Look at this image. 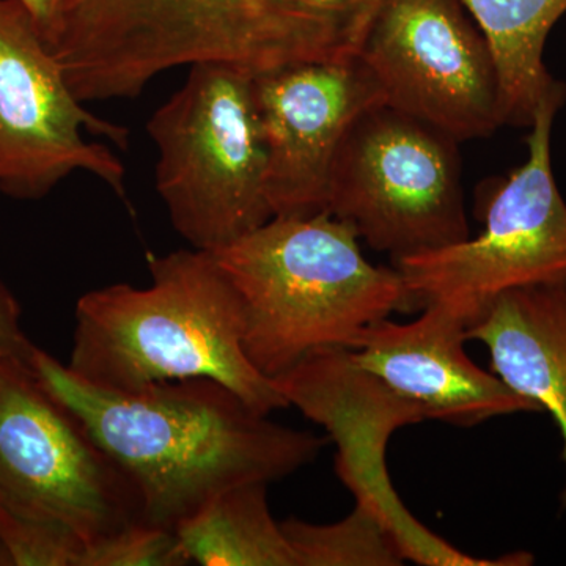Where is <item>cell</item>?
Listing matches in <instances>:
<instances>
[{
  "instance_id": "obj_19",
  "label": "cell",
  "mask_w": 566,
  "mask_h": 566,
  "mask_svg": "<svg viewBox=\"0 0 566 566\" xmlns=\"http://www.w3.org/2000/svg\"><path fill=\"white\" fill-rule=\"evenodd\" d=\"M191 565L174 531L133 524L88 543L84 566H185Z\"/></svg>"
},
{
  "instance_id": "obj_21",
  "label": "cell",
  "mask_w": 566,
  "mask_h": 566,
  "mask_svg": "<svg viewBox=\"0 0 566 566\" xmlns=\"http://www.w3.org/2000/svg\"><path fill=\"white\" fill-rule=\"evenodd\" d=\"M18 2L31 14L36 31L51 51L74 0H18Z\"/></svg>"
},
{
  "instance_id": "obj_13",
  "label": "cell",
  "mask_w": 566,
  "mask_h": 566,
  "mask_svg": "<svg viewBox=\"0 0 566 566\" xmlns=\"http://www.w3.org/2000/svg\"><path fill=\"white\" fill-rule=\"evenodd\" d=\"M468 322L442 304H428L411 323L385 318L360 331L349 359L422 409L424 419L475 427L494 417L543 412L465 353Z\"/></svg>"
},
{
  "instance_id": "obj_1",
  "label": "cell",
  "mask_w": 566,
  "mask_h": 566,
  "mask_svg": "<svg viewBox=\"0 0 566 566\" xmlns=\"http://www.w3.org/2000/svg\"><path fill=\"white\" fill-rule=\"evenodd\" d=\"M379 2L74 0L51 52L80 102L133 99L180 66L354 61Z\"/></svg>"
},
{
  "instance_id": "obj_14",
  "label": "cell",
  "mask_w": 566,
  "mask_h": 566,
  "mask_svg": "<svg viewBox=\"0 0 566 566\" xmlns=\"http://www.w3.org/2000/svg\"><path fill=\"white\" fill-rule=\"evenodd\" d=\"M468 340L490 353L491 371L549 412L562 436L566 512V283L510 290L468 324Z\"/></svg>"
},
{
  "instance_id": "obj_6",
  "label": "cell",
  "mask_w": 566,
  "mask_h": 566,
  "mask_svg": "<svg viewBox=\"0 0 566 566\" xmlns=\"http://www.w3.org/2000/svg\"><path fill=\"white\" fill-rule=\"evenodd\" d=\"M458 144L406 112L370 107L335 156L326 211L394 260L468 240Z\"/></svg>"
},
{
  "instance_id": "obj_11",
  "label": "cell",
  "mask_w": 566,
  "mask_h": 566,
  "mask_svg": "<svg viewBox=\"0 0 566 566\" xmlns=\"http://www.w3.org/2000/svg\"><path fill=\"white\" fill-rule=\"evenodd\" d=\"M290 408L326 428L337 444V475L397 539L406 560L430 566H501L502 558L461 553L409 515L390 486L385 447L392 431L423 422L419 406L398 397L349 359L348 348L318 349L273 378Z\"/></svg>"
},
{
  "instance_id": "obj_18",
  "label": "cell",
  "mask_w": 566,
  "mask_h": 566,
  "mask_svg": "<svg viewBox=\"0 0 566 566\" xmlns=\"http://www.w3.org/2000/svg\"><path fill=\"white\" fill-rule=\"evenodd\" d=\"M87 545L65 524L0 505V566H84Z\"/></svg>"
},
{
  "instance_id": "obj_17",
  "label": "cell",
  "mask_w": 566,
  "mask_h": 566,
  "mask_svg": "<svg viewBox=\"0 0 566 566\" xmlns=\"http://www.w3.org/2000/svg\"><path fill=\"white\" fill-rule=\"evenodd\" d=\"M297 566H398L406 558L386 524L363 505L338 523L283 521Z\"/></svg>"
},
{
  "instance_id": "obj_4",
  "label": "cell",
  "mask_w": 566,
  "mask_h": 566,
  "mask_svg": "<svg viewBox=\"0 0 566 566\" xmlns=\"http://www.w3.org/2000/svg\"><path fill=\"white\" fill-rule=\"evenodd\" d=\"M244 314V349L268 378L307 354L349 348L360 331L417 311L397 268L365 259L349 223L327 211L273 218L211 252Z\"/></svg>"
},
{
  "instance_id": "obj_8",
  "label": "cell",
  "mask_w": 566,
  "mask_h": 566,
  "mask_svg": "<svg viewBox=\"0 0 566 566\" xmlns=\"http://www.w3.org/2000/svg\"><path fill=\"white\" fill-rule=\"evenodd\" d=\"M31 357L0 354V505L65 524L88 543L145 524L133 480L43 385Z\"/></svg>"
},
{
  "instance_id": "obj_15",
  "label": "cell",
  "mask_w": 566,
  "mask_h": 566,
  "mask_svg": "<svg viewBox=\"0 0 566 566\" xmlns=\"http://www.w3.org/2000/svg\"><path fill=\"white\" fill-rule=\"evenodd\" d=\"M480 25L497 62L505 125L531 126L547 96L565 84L546 70L545 46L566 0H461Z\"/></svg>"
},
{
  "instance_id": "obj_16",
  "label": "cell",
  "mask_w": 566,
  "mask_h": 566,
  "mask_svg": "<svg viewBox=\"0 0 566 566\" xmlns=\"http://www.w3.org/2000/svg\"><path fill=\"white\" fill-rule=\"evenodd\" d=\"M191 564L297 566L282 524L268 502V483H244L212 497L175 528Z\"/></svg>"
},
{
  "instance_id": "obj_10",
  "label": "cell",
  "mask_w": 566,
  "mask_h": 566,
  "mask_svg": "<svg viewBox=\"0 0 566 566\" xmlns=\"http://www.w3.org/2000/svg\"><path fill=\"white\" fill-rule=\"evenodd\" d=\"M356 59L387 106L458 142L505 125L494 52L461 0H381Z\"/></svg>"
},
{
  "instance_id": "obj_20",
  "label": "cell",
  "mask_w": 566,
  "mask_h": 566,
  "mask_svg": "<svg viewBox=\"0 0 566 566\" xmlns=\"http://www.w3.org/2000/svg\"><path fill=\"white\" fill-rule=\"evenodd\" d=\"M35 345L21 327V307L9 286L0 281V354L31 356Z\"/></svg>"
},
{
  "instance_id": "obj_5",
  "label": "cell",
  "mask_w": 566,
  "mask_h": 566,
  "mask_svg": "<svg viewBox=\"0 0 566 566\" xmlns=\"http://www.w3.org/2000/svg\"><path fill=\"white\" fill-rule=\"evenodd\" d=\"M253 80L237 66L193 65L147 123L156 191L192 249L218 251L274 218Z\"/></svg>"
},
{
  "instance_id": "obj_12",
  "label": "cell",
  "mask_w": 566,
  "mask_h": 566,
  "mask_svg": "<svg viewBox=\"0 0 566 566\" xmlns=\"http://www.w3.org/2000/svg\"><path fill=\"white\" fill-rule=\"evenodd\" d=\"M253 85L274 218L326 211L346 133L365 111L386 104L385 96L357 59L283 66L255 74Z\"/></svg>"
},
{
  "instance_id": "obj_7",
  "label": "cell",
  "mask_w": 566,
  "mask_h": 566,
  "mask_svg": "<svg viewBox=\"0 0 566 566\" xmlns=\"http://www.w3.org/2000/svg\"><path fill=\"white\" fill-rule=\"evenodd\" d=\"M565 99L566 88L535 112L527 159L486 197L482 232L394 260L417 311L442 304L469 324L499 294L566 283V202L551 155L554 120Z\"/></svg>"
},
{
  "instance_id": "obj_9",
  "label": "cell",
  "mask_w": 566,
  "mask_h": 566,
  "mask_svg": "<svg viewBox=\"0 0 566 566\" xmlns=\"http://www.w3.org/2000/svg\"><path fill=\"white\" fill-rule=\"evenodd\" d=\"M128 147L129 132L93 114L18 0H0V191L40 200L84 172L126 200V167L103 142Z\"/></svg>"
},
{
  "instance_id": "obj_3",
  "label": "cell",
  "mask_w": 566,
  "mask_h": 566,
  "mask_svg": "<svg viewBox=\"0 0 566 566\" xmlns=\"http://www.w3.org/2000/svg\"><path fill=\"white\" fill-rule=\"evenodd\" d=\"M148 268L147 289L115 283L82 294L66 367L114 392L210 378L263 415L289 409L245 354L243 305L214 255L181 249L151 255Z\"/></svg>"
},
{
  "instance_id": "obj_2",
  "label": "cell",
  "mask_w": 566,
  "mask_h": 566,
  "mask_svg": "<svg viewBox=\"0 0 566 566\" xmlns=\"http://www.w3.org/2000/svg\"><path fill=\"white\" fill-rule=\"evenodd\" d=\"M31 360L43 385L133 480L150 526L175 532L222 491L285 479L327 444L273 422L214 379L114 392L82 381L36 346Z\"/></svg>"
}]
</instances>
